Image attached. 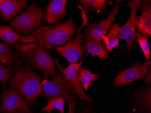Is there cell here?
<instances>
[{
    "label": "cell",
    "instance_id": "11",
    "mask_svg": "<svg viewBox=\"0 0 151 113\" xmlns=\"http://www.w3.org/2000/svg\"><path fill=\"white\" fill-rule=\"evenodd\" d=\"M53 59L55 62L57 67L61 70V73L65 76L68 82L73 88L76 95L79 98L86 101L93 102V99L87 96L85 93L78 76V71L81 67L83 59L81 60L80 63H77L70 64L65 69L62 68L56 58L54 57Z\"/></svg>",
    "mask_w": 151,
    "mask_h": 113
},
{
    "label": "cell",
    "instance_id": "4",
    "mask_svg": "<svg viewBox=\"0 0 151 113\" xmlns=\"http://www.w3.org/2000/svg\"><path fill=\"white\" fill-rule=\"evenodd\" d=\"M44 15L42 6L33 1L24 11L10 22V24L18 34L28 36L43 25Z\"/></svg>",
    "mask_w": 151,
    "mask_h": 113
},
{
    "label": "cell",
    "instance_id": "5",
    "mask_svg": "<svg viewBox=\"0 0 151 113\" xmlns=\"http://www.w3.org/2000/svg\"><path fill=\"white\" fill-rule=\"evenodd\" d=\"M41 84L44 91L43 96L48 99L62 97L68 102L77 99L73 88L63 74L56 75L52 80L45 79Z\"/></svg>",
    "mask_w": 151,
    "mask_h": 113
},
{
    "label": "cell",
    "instance_id": "19",
    "mask_svg": "<svg viewBox=\"0 0 151 113\" xmlns=\"http://www.w3.org/2000/svg\"><path fill=\"white\" fill-rule=\"evenodd\" d=\"M78 76L81 86L87 91L89 86L93 81L99 80V76L97 75L92 73L91 70L88 68H85L81 67L78 71Z\"/></svg>",
    "mask_w": 151,
    "mask_h": 113
},
{
    "label": "cell",
    "instance_id": "10",
    "mask_svg": "<svg viewBox=\"0 0 151 113\" xmlns=\"http://www.w3.org/2000/svg\"><path fill=\"white\" fill-rule=\"evenodd\" d=\"M75 38L69 40L64 46H56L54 49L59 55L66 58L70 64L77 63L84 53L83 49L84 35L80 30Z\"/></svg>",
    "mask_w": 151,
    "mask_h": 113
},
{
    "label": "cell",
    "instance_id": "18",
    "mask_svg": "<svg viewBox=\"0 0 151 113\" xmlns=\"http://www.w3.org/2000/svg\"><path fill=\"white\" fill-rule=\"evenodd\" d=\"M121 29L120 24H113L104 38L103 42L105 48L108 52H112L113 49L116 47L119 46L122 48L119 45V39L118 38Z\"/></svg>",
    "mask_w": 151,
    "mask_h": 113
},
{
    "label": "cell",
    "instance_id": "13",
    "mask_svg": "<svg viewBox=\"0 0 151 113\" xmlns=\"http://www.w3.org/2000/svg\"><path fill=\"white\" fill-rule=\"evenodd\" d=\"M0 39L11 46L17 44H26L37 42V38L34 35L24 36L15 32L11 25H0Z\"/></svg>",
    "mask_w": 151,
    "mask_h": 113
},
{
    "label": "cell",
    "instance_id": "23",
    "mask_svg": "<svg viewBox=\"0 0 151 113\" xmlns=\"http://www.w3.org/2000/svg\"><path fill=\"white\" fill-rule=\"evenodd\" d=\"M148 37L137 32V37L136 41H138L140 47L142 50L145 57L146 61L151 60L150 56V49L148 44Z\"/></svg>",
    "mask_w": 151,
    "mask_h": 113
},
{
    "label": "cell",
    "instance_id": "9",
    "mask_svg": "<svg viewBox=\"0 0 151 113\" xmlns=\"http://www.w3.org/2000/svg\"><path fill=\"white\" fill-rule=\"evenodd\" d=\"M151 65V60L141 64L138 62L132 64L129 68L120 71L114 80V86L118 87L128 85L136 80H142L148 73Z\"/></svg>",
    "mask_w": 151,
    "mask_h": 113
},
{
    "label": "cell",
    "instance_id": "14",
    "mask_svg": "<svg viewBox=\"0 0 151 113\" xmlns=\"http://www.w3.org/2000/svg\"><path fill=\"white\" fill-rule=\"evenodd\" d=\"M28 6V0H0V14L3 20L10 22Z\"/></svg>",
    "mask_w": 151,
    "mask_h": 113
},
{
    "label": "cell",
    "instance_id": "8",
    "mask_svg": "<svg viewBox=\"0 0 151 113\" xmlns=\"http://www.w3.org/2000/svg\"><path fill=\"white\" fill-rule=\"evenodd\" d=\"M140 1L133 0L128 1L127 6L131 9L130 17L125 25L121 27L120 33L118 38L124 40L126 42V49L129 52L133 51L134 45L137 37L136 24L138 22L139 18L137 16V12L139 10Z\"/></svg>",
    "mask_w": 151,
    "mask_h": 113
},
{
    "label": "cell",
    "instance_id": "28",
    "mask_svg": "<svg viewBox=\"0 0 151 113\" xmlns=\"http://www.w3.org/2000/svg\"><path fill=\"white\" fill-rule=\"evenodd\" d=\"M102 113H104V111H103Z\"/></svg>",
    "mask_w": 151,
    "mask_h": 113
},
{
    "label": "cell",
    "instance_id": "22",
    "mask_svg": "<svg viewBox=\"0 0 151 113\" xmlns=\"http://www.w3.org/2000/svg\"><path fill=\"white\" fill-rule=\"evenodd\" d=\"M139 101L147 113H151V87L143 89L140 93Z\"/></svg>",
    "mask_w": 151,
    "mask_h": 113
},
{
    "label": "cell",
    "instance_id": "24",
    "mask_svg": "<svg viewBox=\"0 0 151 113\" xmlns=\"http://www.w3.org/2000/svg\"><path fill=\"white\" fill-rule=\"evenodd\" d=\"M12 76V70L0 64V81H1L2 91H6V85Z\"/></svg>",
    "mask_w": 151,
    "mask_h": 113
},
{
    "label": "cell",
    "instance_id": "29",
    "mask_svg": "<svg viewBox=\"0 0 151 113\" xmlns=\"http://www.w3.org/2000/svg\"><path fill=\"white\" fill-rule=\"evenodd\" d=\"M0 95H1V92H0Z\"/></svg>",
    "mask_w": 151,
    "mask_h": 113
},
{
    "label": "cell",
    "instance_id": "7",
    "mask_svg": "<svg viewBox=\"0 0 151 113\" xmlns=\"http://www.w3.org/2000/svg\"><path fill=\"white\" fill-rule=\"evenodd\" d=\"M120 1L117 0L113 9L110 12L107 18L102 19L98 23L90 24L84 31L83 41L89 40L103 42L104 38L116 19V16L120 11Z\"/></svg>",
    "mask_w": 151,
    "mask_h": 113
},
{
    "label": "cell",
    "instance_id": "2",
    "mask_svg": "<svg viewBox=\"0 0 151 113\" xmlns=\"http://www.w3.org/2000/svg\"><path fill=\"white\" fill-rule=\"evenodd\" d=\"M32 68L38 71L47 79H53L56 75L57 66L53 58L36 42L17 44L11 46Z\"/></svg>",
    "mask_w": 151,
    "mask_h": 113
},
{
    "label": "cell",
    "instance_id": "25",
    "mask_svg": "<svg viewBox=\"0 0 151 113\" xmlns=\"http://www.w3.org/2000/svg\"><path fill=\"white\" fill-rule=\"evenodd\" d=\"M76 103H77V101H76L69 102L68 113H74L75 109Z\"/></svg>",
    "mask_w": 151,
    "mask_h": 113
},
{
    "label": "cell",
    "instance_id": "27",
    "mask_svg": "<svg viewBox=\"0 0 151 113\" xmlns=\"http://www.w3.org/2000/svg\"><path fill=\"white\" fill-rule=\"evenodd\" d=\"M3 19H2V17H1V14H0V21H1V20H2Z\"/></svg>",
    "mask_w": 151,
    "mask_h": 113
},
{
    "label": "cell",
    "instance_id": "26",
    "mask_svg": "<svg viewBox=\"0 0 151 113\" xmlns=\"http://www.w3.org/2000/svg\"><path fill=\"white\" fill-rule=\"evenodd\" d=\"M151 68L149 69V72L148 73L147 75L146 76H145V80H144V82L147 84H151Z\"/></svg>",
    "mask_w": 151,
    "mask_h": 113
},
{
    "label": "cell",
    "instance_id": "1",
    "mask_svg": "<svg viewBox=\"0 0 151 113\" xmlns=\"http://www.w3.org/2000/svg\"><path fill=\"white\" fill-rule=\"evenodd\" d=\"M77 26L73 17L66 22L56 25H42L31 34L37 37V42L47 53L53 50L54 46L62 45L77 33Z\"/></svg>",
    "mask_w": 151,
    "mask_h": 113
},
{
    "label": "cell",
    "instance_id": "6",
    "mask_svg": "<svg viewBox=\"0 0 151 113\" xmlns=\"http://www.w3.org/2000/svg\"><path fill=\"white\" fill-rule=\"evenodd\" d=\"M0 113H33L29 103L17 89L6 90L1 94Z\"/></svg>",
    "mask_w": 151,
    "mask_h": 113
},
{
    "label": "cell",
    "instance_id": "15",
    "mask_svg": "<svg viewBox=\"0 0 151 113\" xmlns=\"http://www.w3.org/2000/svg\"><path fill=\"white\" fill-rule=\"evenodd\" d=\"M139 9L141 15L136 24L139 33L148 38H151V1H140Z\"/></svg>",
    "mask_w": 151,
    "mask_h": 113
},
{
    "label": "cell",
    "instance_id": "16",
    "mask_svg": "<svg viewBox=\"0 0 151 113\" xmlns=\"http://www.w3.org/2000/svg\"><path fill=\"white\" fill-rule=\"evenodd\" d=\"M23 62L19 54L10 46L0 42V63L17 71L22 67Z\"/></svg>",
    "mask_w": 151,
    "mask_h": 113
},
{
    "label": "cell",
    "instance_id": "3",
    "mask_svg": "<svg viewBox=\"0 0 151 113\" xmlns=\"http://www.w3.org/2000/svg\"><path fill=\"white\" fill-rule=\"evenodd\" d=\"M41 78L30 66L26 64L16 71L9 81V89H17L28 101L29 105L37 104L38 98L43 96L44 91L40 82Z\"/></svg>",
    "mask_w": 151,
    "mask_h": 113
},
{
    "label": "cell",
    "instance_id": "21",
    "mask_svg": "<svg viewBox=\"0 0 151 113\" xmlns=\"http://www.w3.org/2000/svg\"><path fill=\"white\" fill-rule=\"evenodd\" d=\"M47 104L42 109V112L46 111L51 113L54 109H56L60 113H64L65 100L62 97H54L47 99Z\"/></svg>",
    "mask_w": 151,
    "mask_h": 113
},
{
    "label": "cell",
    "instance_id": "17",
    "mask_svg": "<svg viewBox=\"0 0 151 113\" xmlns=\"http://www.w3.org/2000/svg\"><path fill=\"white\" fill-rule=\"evenodd\" d=\"M83 49L84 52L92 55V58L98 56L100 60L109 58V54L105 48L103 42L89 40L84 42Z\"/></svg>",
    "mask_w": 151,
    "mask_h": 113
},
{
    "label": "cell",
    "instance_id": "20",
    "mask_svg": "<svg viewBox=\"0 0 151 113\" xmlns=\"http://www.w3.org/2000/svg\"><path fill=\"white\" fill-rule=\"evenodd\" d=\"M77 2L86 10L98 12L106 10L107 4V1L105 0H80Z\"/></svg>",
    "mask_w": 151,
    "mask_h": 113
},
{
    "label": "cell",
    "instance_id": "30",
    "mask_svg": "<svg viewBox=\"0 0 151 113\" xmlns=\"http://www.w3.org/2000/svg\"><path fill=\"white\" fill-rule=\"evenodd\" d=\"M0 108H1V107H0Z\"/></svg>",
    "mask_w": 151,
    "mask_h": 113
},
{
    "label": "cell",
    "instance_id": "12",
    "mask_svg": "<svg viewBox=\"0 0 151 113\" xmlns=\"http://www.w3.org/2000/svg\"><path fill=\"white\" fill-rule=\"evenodd\" d=\"M67 0H52L45 8V20L48 25L63 22L67 13Z\"/></svg>",
    "mask_w": 151,
    "mask_h": 113
}]
</instances>
